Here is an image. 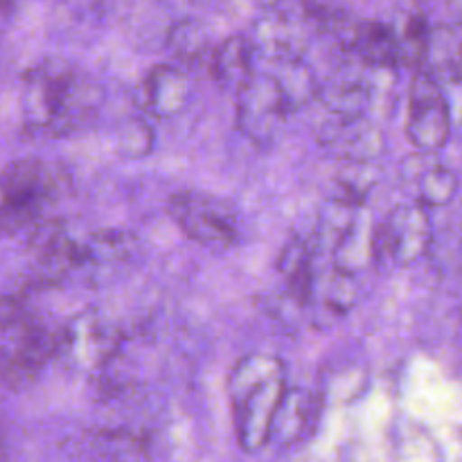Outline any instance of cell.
I'll list each match as a JSON object with an SVG mask.
<instances>
[{
    "label": "cell",
    "mask_w": 462,
    "mask_h": 462,
    "mask_svg": "<svg viewBox=\"0 0 462 462\" xmlns=\"http://www.w3.org/2000/svg\"><path fill=\"white\" fill-rule=\"evenodd\" d=\"M320 397L307 388H287L271 427V440L282 447H296L310 440L320 422Z\"/></svg>",
    "instance_id": "cell-14"
},
{
    "label": "cell",
    "mask_w": 462,
    "mask_h": 462,
    "mask_svg": "<svg viewBox=\"0 0 462 462\" xmlns=\"http://www.w3.org/2000/svg\"><path fill=\"white\" fill-rule=\"evenodd\" d=\"M84 244L86 253H88V269L99 264H120V262L129 260L138 248V239L129 230L120 228L97 230Z\"/></svg>",
    "instance_id": "cell-24"
},
{
    "label": "cell",
    "mask_w": 462,
    "mask_h": 462,
    "mask_svg": "<svg viewBox=\"0 0 462 462\" xmlns=\"http://www.w3.org/2000/svg\"><path fill=\"white\" fill-rule=\"evenodd\" d=\"M122 332L97 311H81L59 328L57 355L75 374H102L120 355Z\"/></svg>",
    "instance_id": "cell-5"
},
{
    "label": "cell",
    "mask_w": 462,
    "mask_h": 462,
    "mask_svg": "<svg viewBox=\"0 0 462 462\" xmlns=\"http://www.w3.org/2000/svg\"><path fill=\"white\" fill-rule=\"evenodd\" d=\"M287 117V104L271 72H253L237 93V129L262 147L275 138Z\"/></svg>",
    "instance_id": "cell-9"
},
{
    "label": "cell",
    "mask_w": 462,
    "mask_h": 462,
    "mask_svg": "<svg viewBox=\"0 0 462 462\" xmlns=\"http://www.w3.org/2000/svg\"><path fill=\"white\" fill-rule=\"evenodd\" d=\"M316 99L328 108L329 116H365V108L373 102V86L361 77H338L328 84H319Z\"/></svg>",
    "instance_id": "cell-19"
},
{
    "label": "cell",
    "mask_w": 462,
    "mask_h": 462,
    "mask_svg": "<svg viewBox=\"0 0 462 462\" xmlns=\"http://www.w3.org/2000/svg\"><path fill=\"white\" fill-rule=\"evenodd\" d=\"M346 48L373 70H397V36L388 23L355 21Z\"/></svg>",
    "instance_id": "cell-16"
},
{
    "label": "cell",
    "mask_w": 462,
    "mask_h": 462,
    "mask_svg": "<svg viewBox=\"0 0 462 462\" xmlns=\"http://www.w3.org/2000/svg\"><path fill=\"white\" fill-rule=\"evenodd\" d=\"M271 77L278 84L280 95H282L284 104H287L289 116L305 108L319 95L320 81L316 79L314 70L307 66L305 59H291V61L275 63V70L271 72Z\"/></svg>",
    "instance_id": "cell-21"
},
{
    "label": "cell",
    "mask_w": 462,
    "mask_h": 462,
    "mask_svg": "<svg viewBox=\"0 0 462 462\" xmlns=\"http://www.w3.org/2000/svg\"><path fill=\"white\" fill-rule=\"evenodd\" d=\"M102 104V88L70 61L48 57L23 77V129L30 138L59 140L84 131Z\"/></svg>",
    "instance_id": "cell-1"
},
{
    "label": "cell",
    "mask_w": 462,
    "mask_h": 462,
    "mask_svg": "<svg viewBox=\"0 0 462 462\" xmlns=\"http://www.w3.org/2000/svg\"><path fill=\"white\" fill-rule=\"evenodd\" d=\"M167 212L180 233L210 253H224L235 246L239 237L237 212L215 194L183 189L171 194Z\"/></svg>",
    "instance_id": "cell-6"
},
{
    "label": "cell",
    "mask_w": 462,
    "mask_h": 462,
    "mask_svg": "<svg viewBox=\"0 0 462 462\" xmlns=\"http://www.w3.org/2000/svg\"><path fill=\"white\" fill-rule=\"evenodd\" d=\"M462 36L458 23H440L431 25L424 52L422 68L418 72L431 77L438 86L458 84L460 81Z\"/></svg>",
    "instance_id": "cell-15"
},
{
    "label": "cell",
    "mask_w": 462,
    "mask_h": 462,
    "mask_svg": "<svg viewBox=\"0 0 462 462\" xmlns=\"http://www.w3.org/2000/svg\"><path fill=\"white\" fill-rule=\"evenodd\" d=\"M433 246V224L427 208L402 201L373 230V264L379 269L409 266Z\"/></svg>",
    "instance_id": "cell-7"
},
{
    "label": "cell",
    "mask_w": 462,
    "mask_h": 462,
    "mask_svg": "<svg viewBox=\"0 0 462 462\" xmlns=\"http://www.w3.org/2000/svg\"><path fill=\"white\" fill-rule=\"evenodd\" d=\"M373 230L374 228L365 221L364 212L359 210L355 224L334 246V266L347 271V273H355V271L373 264Z\"/></svg>",
    "instance_id": "cell-23"
},
{
    "label": "cell",
    "mask_w": 462,
    "mask_h": 462,
    "mask_svg": "<svg viewBox=\"0 0 462 462\" xmlns=\"http://www.w3.org/2000/svg\"><path fill=\"white\" fill-rule=\"evenodd\" d=\"M278 271L287 282V293L298 305H310L316 291L314 248L302 239H291L278 257Z\"/></svg>",
    "instance_id": "cell-18"
},
{
    "label": "cell",
    "mask_w": 462,
    "mask_h": 462,
    "mask_svg": "<svg viewBox=\"0 0 462 462\" xmlns=\"http://www.w3.org/2000/svg\"><path fill=\"white\" fill-rule=\"evenodd\" d=\"M153 143H156V135H153L152 125L143 117H134L117 134V153L125 158H144L152 153Z\"/></svg>",
    "instance_id": "cell-28"
},
{
    "label": "cell",
    "mask_w": 462,
    "mask_h": 462,
    "mask_svg": "<svg viewBox=\"0 0 462 462\" xmlns=\"http://www.w3.org/2000/svg\"><path fill=\"white\" fill-rule=\"evenodd\" d=\"M316 140L329 156L343 162H374L386 153V135L368 116H329Z\"/></svg>",
    "instance_id": "cell-10"
},
{
    "label": "cell",
    "mask_w": 462,
    "mask_h": 462,
    "mask_svg": "<svg viewBox=\"0 0 462 462\" xmlns=\"http://www.w3.org/2000/svg\"><path fill=\"white\" fill-rule=\"evenodd\" d=\"M429 25L424 14H411L404 21V27L400 32L395 30L397 36V68H409L418 72L422 68L424 52H427L429 41Z\"/></svg>",
    "instance_id": "cell-25"
},
{
    "label": "cell",
    "mask_w": 462,
    "mask_h": 462,
    "mask_svg": "<svg viewBox=\"0 0 462 462\" xmlns=\"http://www.w3.org/2000/svg\"><path fill=\"white\" fill-rule=\"evenodd\" d=\"M359 210L361 208L343 206L334 199H328L325 206L320 208L319 221H316V242H319V246L332 253L334 246L343 239V235L355 224Z\"/></svg>",
    "instance_id": "cell-26"
},
{
    "label": "cell",
    "mask_w": 462,
    "mask_h": 462,
    "mask_svg": "<svg viewBox=\"0 0 462 462\" xmlns=\"http://www.w3.org/2000/svg\"><path fill=\"white\" fill-rule=\"evenodd\" d=\"M431 153H418L402 162L400 179L404 192L411 194L409 201L422 208L449 206L458 194V176L442 162L429 158Z\"/></svg>",
    "instance_id": "cell-12"
},
{
    "label": "cell",
    "mask_w": 462,
    "mask_h": 462,
    "mask_svg": "<svg viewBox=\"0 0 462 462\" xmlns=\"http://www.w3.org/2000/svg\"><path fill=\"white\" fill-rule=\"evenodd\" d=\"M253 54L251 43H248L246 36L235 34L228 36L226 41H221L219 45H215L210 54V66L212 77H215L217 84L224 90H233L235 95L239 93L244 84L253 77L255 68H253Z\"/></svg>",
    "instance_id": "cell-17"
},
{
    "label": "cell",
    "mask_w": 462,
    "mask_h": 462,
    "mask_svg": "<svg viewBox=\"0 0 462 462\" xmlns=\"http://www.w3.org/2000/svg\"><path fill=\"white\" fill-rule=\"evenodd\" d=\"M70 192V174L57 161L21 158L0 170V233H27Z\"/></svg>",
    "instance_id": "cell-4"
},
{
    "label": "cell",
    "mask_w": 462,
    "mask_h": 462,
    "mask_svg": "<svg viewBox=\"0 0 462 462\" xmlns=\"http://www.w3.org/2000/svg\"><path fill=\"white\" fill-rule=\"evenodd\" d=\"M246 39L253 54H262L273 63L291 61V59H302L310 45V25L278 12H264V16L253 23V30Z\"/></svg>",
    "instance_id": "cell-13"
},
{
    "label": "cell",
    "mask_w": 462,
    "mask_h": 462,
    "mask_svg": "<svg viewBox=\"0 0 462 462\" xmlns=\"http://www.w3.org/2000/svg\"><path fill=\"white\" fill-rule=\"evenodd\" d=\"M192 95V81L180 66L158 63L138 84L134 102L144 116L156 120H170L185 111Z\"/></svg>",
    "instance_id": "cell-11"
},
{
    "label": "cell",
    "mask_w": 462,
    "mask_h": 462,
    "mask_svg": "<svg viewBox=\"0 0 462 462\" xmlns=\"http://www.w3.org/2000/svg\"><path fill=\"white\" fill-rule=\"evenodd\" d=\"M30 291L16 287L0 298V379L25 391L57 355L59 328L34 311Z\"/></svg>",
    "instance_id": "cell-3"
},
{
    "label": "cell",
    "mask_w": 462,
    "mask_h": 462,
    "mask_svg": "<svg viewBox=\"0 0 462 462\" xmlns=\"http://www.w3.org/2000/svg\"><path fill=\"white\" fill-rule=\"evenodd\" d=\"M406 138L418 153H436L449 143L451 113L442 86L424 72H415L409 90Z\"/></svg>",
    "instance_id": "cell-8"
},
{
    "label": "cell",
    "mask_w": 462,
    "mask_h": 462,
    "mask_svg": "<svg viewBox=\"0 0 462 462\" xmlns=\"http://www.w3.org/2000/svg\"><path fill=\"white\" fill-rule=\"evenodd\" d=\"M356 300H359V291H356L355 273H347V271L334 266L323 280L325 307L337 316H343L356 305Z\"/></svg>",
    "instance_id": "cell-27"
},
{
    "label": "cell",
    "mask_w": 462,
    "mask_h": 462,
    "mask_svg": "<svg viewBox=\"0 0 462 462\" xmlns=\"http://www.w3.org/2000/svg\"><path fill=\"white\" fill-rule=\"evenodd\" d=\"M287 365L273 355H248L228 374L235 436L248 454L264 449L278 406L287 393Z\"/></svg>",
    "instance_id": "cell-2"
},
{
    "label": "cell",
    "mask_w": 462,
    "mask_h": 462,
    "mask_svg": "<svg viewBox=\"0 0 462 462\" xmlns=\"http://www.w3.org/2000/svg\"><path fill=\"white\" fill-rule=\"evenodd\" d=\"M167 50L183 66H201L210 61L215 50L210 32L197 18H180L167 32Z\"/></svg>",
    "instance_id": "cell-20"
},
{
    "label": "cell",
    "mask_w": 462,
    "mask_h": 462,
    "mask_svg": "<svg viewBox=\"0 0 462 462\" xmlns=\"http://www.w3.org/2000/svg\"><path fill=\"white\" fill-rule=\"evenodd\" d=\"M382 179V171L374 162H346L334 179V189L329 199L350 208H364L370 192Z\"/></svg>",
    "instance_id": "cell-22"
}]
</instances>
